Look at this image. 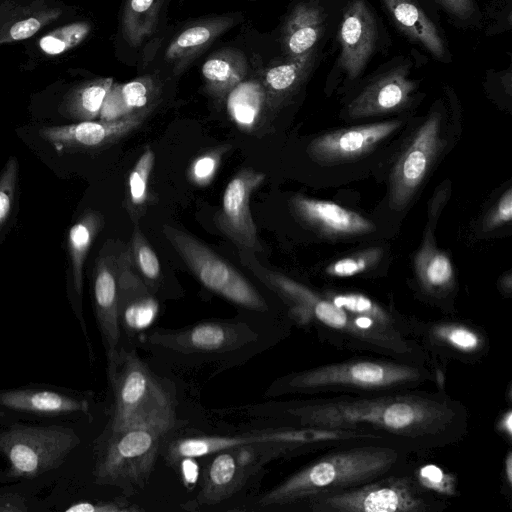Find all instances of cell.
<instances>
[{
	"mask_svg": "<svg viewBox=\"0 0 512 512\" xmlns=\"http://www.w3.org/2000/svg\"><path fill=\"white\" fill-rule=\"evenodd\" d=\"M254 410L279 425L366 431L411 454L455 444L468 431L466 407L443 391L319 395Z\"/></svg>",
	"mask_w": 512,
	"mask_h": 512,
	"instance_id": "6da1fadb",
	"label": "cell"
},
{
	"mask_svg": "<svg viewBox=\"0 0 512 512\" xmlns=\"http://www.w3.org/2000/svg\"><path fill=\"white\" fill-rule=\"evenodd\" d=\"M240 262L286 305L291 320L313 328L318 337L341 350L368 351L432 368V360L414 341L393 338L366 318L341 309L323 294L288 276L265 267L254 253L238 251Z\"/></svg>",
	"mask_w": 512,
	"mask_h": 512,
	"instance_id": "7a4b0ae2",
	"label": "cell"
},
{
	"mask_svg": "<svg viewBox=\"0 0 512 512\" xmlns=\"http://www.w3.org/2000/svg\"><path fill=\"white\" fill-rule=\"evenodd\" d=\"M411 453L383 443L329 449L253 503V510H303L318 498L339 493L407 469Z\"/></svg>",
	"mask_w": 512,
	"mask_h": 512,
	"instance_id": "3957f363",
	"label": "cell"
},
{
	"mask_svg": "<svg viewBox=\"0 0 512 512\" xmlns=\"http://www.w3.org/2000/svg\"><path fill=\"white\" fill-rule=\"evenodd\" d=\"M292 324L273 327L248 320L204 321L178 329L155 328L144 344L157 357L183 366L236 364L286 336Z\"/></svg>",
	"mask_w": 512,
	"mask_h": 512,
	"instance_id": "277c9868",
	"label": "cell"
},
{
	"mask_svg": "<svg viewBox=\"0 0 512 512\" xmlns=\"http://www.w3.org/2000/svg\"><path fill=\"white\" fill-rule=\"evenodd\" d=\"M434 383L430 367L389 357H359L295 371L277 378L266 391L283 395L379 394L416 390Z\"/></svg>",
	"mask_w": 512,
	"mask_h": 512,
	"instance_id": "5b68a950",
	"label": "cell"
},
{
	"mask_svg": "<svg viewBox=\"0 0 512 512\" xmlns=\"http://www.w3.org/2000/svg\"><path fill=\"white\" fill-rule=\"evenodd\" d=\"M358 443L389 444L383 438L362 430L278 425L235 435L179 438L169 446L168 456L177 461L210 456L225 449L257 447L269 450L276 459Z\"/></svg>",
	"mask_w": 512,
	"mask_h": 512,
	"instance_id": "8992f818",
	"label": "cell"
},
{
	"mask_svg": "<svg viewBox=\"0 0 512 512\" xmlns=\"http://www.w3.org/2000/svg\"><path fill=\"white\" fill-rule=\"evenodd\" d=\"M107 358L114 396L110 433L133 427L170 432L176 422L172 393L134 350L119 346Z\"/></svg>",
	"mask_w": 512,
	"mask_h": 512,
	"instance_id": "52a82bcc",
	"label": "cell"
},
{
	"mask_svg": "<svg viewBox=\"0 0 512 512\" xmlns=\"http://www.w3.org/2000/svg\"><path fill=\"white\" fill-rule=\"evenodd\" d=\"M448 501L425 489L410 466L361 486L313 500L311 512H442Z\"/></svg>",
	"mask_w": 512,
	"mask_h": 512,
	"instance_id": "ba28073f",
	"label": "cell"
},
{
	"mask_svg": "<svg viewBox=\"0 0 512 512\" xmlns=\"http://www.w3.org/2000/svg\"><path fill=\"white\" fill-rule=\"evenodd\" d=\"M165 238L199 282L243 309L268 313L270 306L259 291L233 266L185 231L165 224Z\"/></svg>",
	"mask_w": 512,
	"mask_h": 512,
	"instance_id": "9c48e42d",
	"label": "cell"
},
{
	"mask_svg": "<svg viewBox=\"0 0 512 512\" xmlns=\"http://www.w3.org/2000/svg\"><path fill=\"white\" fill-rule=\"evenodd\" d=\"M76 432L64 426H12L0 432V452L9 475L33 478L59 467L79 445Z\"/></svg>",
	"mask_w": 512,
	"mask_h": 512,
	"instance_id": "30bf717a",
	"label": "cell"
},
{
	"mask_svg": "<svg viewBox=\"0 0 512 512\" xmlns=\"http://www.w3.org/2000/svg\"><path fill=\"white\" fill-rule=\"evenodd\" d=\"M166 434L154 427H133L110 433L97 469L99 479L124 488L144 484Z\"/></svg>",
	"mask_w": 512,
	"mask_h": 512,
	"instance_id": "8fae6325",
	"label": "cell"
},
{
	"mask_svg": "<svg viewBox=\"0 0 512 512\" xmlns=\"http://www.w3.org/2000/svg\"><path fill=\"white\" fill-rule=\"evenodd\" d=\"M412 338L430 356L432 363L458 361L473 364L486 357L490 339L480 326L457 319L421 321L410 318Z\"/></svg>",
	"mask_w": 512,
	"mask_h": 512,
	"instance_id": "7c38bea8",
	"label": "cell"
},
{
	"mask_svg": "<svg viewBox=\"0 0 512 512\" xmlns=\"http://www.w3.org/2000/svg\"><path fill=\"white\" fill-rule=\"evenodd\" d=\"M441 115L432 113L397 159L390 180L389 204L404 209L426 176L441 147Z\"/></svg>",
	"mask_w": 512,
	"mask_h": 512,
	"instance_id": "4fadbf2b",
	"label": "cell"
},
{
	"mask_svg": "<svg viewBox=\"0 0 512 512\" xmlns=\"http://www.w3.org/2000/svg\"><path fill=\"white\" fill-rule=\"evenodd\" d=\"M264 180L263 172L245 167L234 175L225 188L215 223L238 251H262L249 203L252 193Z\"/></svg>",
	"mask_w": 512,
	"mask_h": 512,
	"instance_id": "5bb4252c",
	"label": "cell"
},
{
	"mask_svg": "<svg viewBox=\"0 0 512 512\" xmlns=\"http://www.w3.org/2000/svg\"><path fill=\"white\" fill-rule=\"evenodd\" d=\"M211 456L196 498L198 505H214L230 498L272 460L265 449L256 447L225 449Z\"/></svg>",
	"mask_w": 512,
	"mask_h": 512,
	"instance_id": "9a60e30c",
	"label": "cell"
},
{
	"mask_svg": "<svg viewBox=\"0 0 512 512\" xmlns=\"http://www.w3.org/2000/svg\"><path fill=\"white\" fill-rule=\"evenodd\" d=\"M123 246L124 244L118 241H107L96 258L93 272L95 314L107 354L121 346L118 274Z\"/></svg>",
	"mask_w": 512,
	"mask_h": 512,
	"instance_id": "2e32d148",
	"label": "cell"
},
{
	"mask_svg": "<svg viewBox=\"0 0 512 512\" xmlns=\"http://www.w3.org/2000/svg\"><path fill=\"white\" fill-rule=\"evenodd\" d=\"M149 114L150 112L138 113L116 121H82L71 125L43 127L39 135L63 149H101L136 130Z\"/></svg>",
	"mask_w": 512,
	"mask_h": 512,
	"instance_id": "e0dca14e",
	"label": "cell"
},
{
	"mask_svg": "<svg viewBox=\"0 0 512 512\" xmlns=\"http://www.w3.org/2000/svg\"><path fill=\"white\" fill-rule=\"evenodd\" d=\"M400 125L399 121H385L329 132L313 139L307 153L319 163L352 160L371 151Z\"/></svg>",
	"mask_w": 512,
	"mask_h": 512,
	"instance_id": "ac0fdd59",
	"label": "cell"
},
{
	"mask_svg": "<svg viewBox=\"0 0 512 512\" xmlns=\"http://www.w3.org/2000/svg\"><path fill=\"white\" fill-rule=\"evenodd\" d=\"M158 303L136 271L128 245L119 260L118 313L121 329L130 336L146 328L156 317Z\"/></svg>",
	"mask_w": 512,
	"mask_h": 512,
	"instance_id": "d6986e66",
	"label": "cell"
},
{
	"mask_svg": "<svg viewBox=\"0 0 512 512\" xmlns=\"http://www.w3.org/2000/svg\"><path fill=\"white\" fill-rule=\"evenodd\" d=\"M340 64L350 79L361 74L376 44L375 17L365 0H353L347 7L339 32Z\"/></svg>",
	"mask_w": 512,
	"mask_h": 512,
	"instance_id": "ffe728a7",
	"label": "cell"
},
{
	"mask_svg": "<svg viewBox=\"0 0 512 512\" xmlns=\"http://www.w3.org/2000/svg\"><path fill=\"white\" fill-rule=\"evenodd\" d=\"M294 216L322 235L348 237L369 233L374 224L355 211L324 200L295 195L290 199Z\"/></svg>",
	"mask_w": 512,
	"mask_h": 512,
	"instance_id": "44dd1931",
	"label": "cell"
},
{
	"mask_svg": "<svg viewBox=\"0 0 512 512\" xmlns=\"http://www.w3.org/2000/svg\"><path fill=\"white\" fill-rule=\"evenodd\" d=\"M408 66H397L373 79L348 105L351 118L379 115L406 105L415 89Z\"/></svg>",
	"mask_w": 512,
	"mask_h": 512,
	"instance_id": "7402d4cb",
	"label": "cell"
},
{
	"mask_svg": "<svg viewBox=\"0 0 512 512\" xmlns=\"http://www.w3.org/2000/svg\"><path fill=\"white\" fill-rule=\"evenodd\" d=\"M64 10L57 0H1L0 45L30 38L59 20Z\"/></svg>",
	"mask_w": 512,
	"mask_h": 512,
	"instance_id": "603a6c76",
	"label": "cell"
},
{
	"mask_svg": "<svg viewBox=\"0 0 512 512\" xmlns=\"http://www.w3.org/2000/svg\"><path fill=\"white\" fill-rule=\"evenodd\" d=\"M162 92L160 80L151 74L124 84H114L108 91L100 111L101 121H116L125 117L152 112Z\"/></svg>",
	"mask_w": 512,
	"mask_h": 512,
	"instance_id": "cb8c5ba5",
	"label": "cell"
},
{
	"mask_svg": "<svg viewBox=\"0 0 512 512\" xmlns=\"http://www.w3.org/2000/svg\"><path fill=\"white\" fill-rule=\"evenodd\" d=\"M235 22V15H221L190 24L171 40L165 52L166 60L180 73Z\"/></svg>",
	"mask_w": 512,
	"mask_h": 512,
	"instance_id": "d4e9b609",
	"label": "cell"
},
{
	"mask_svg": "<svg viewBox=\"0 0 512 512\" xmlns=\"http://www.w3.org/2000/svg\"><path fill=\"white\" fill-rule=\"evenodd\" d=\"M417 281L422 294L433 302L448 308L449 298L455 289V272L449 257L436 248L428 235L415 260Z\"/></svg>",
	"mask_w": 512,
	"mask_h": 512,
	"instance_id": "484cf974",
	"label": "cell"
},
{
	"mask_svg": "<svg viewBox=\"0 0 512 512\" xmlns=\"http://www.w3.org/2000/svg\"><path fill=\"white\" fill-rule=\"evenodd\" d=\"M322 294L349 314L368 319L381 332L399 340L415 341L412 338L410 318L386 308L372 298L356 292L325 291Z\"/></svg>",
	"mask_w": 512,
	"mask_h": 512,
	"instance_id": "4316f807",
	"label": "cell"
},
{
	"mask_svg": "<svg viewBox=\"0 0 512 512\" xmlns=\"http://www.w3.org/2000/svg\"><path fill=\"white\" fill-rule=\"evenodd\" d=\"M324 25L321 9L313 3H300L290 13L282 32V47L288 59L313 52Z\"/></svg>",
	"mask_w": 512,
	"mask_h": 512,
	"instance_id": "83f0119b",
	"label": "cell"
},
{
	"mask_svg": "<svg viewBox=\"0 0 512 512\" xmlns=\"http://www.w3.org/2000/svg\"><path fill=\"white\" fill-rule=\"evenodd\" d=\"M314 63L311 52L299 58L269 66L263 73L262 87L269 111H276L291 98L306 80Z\"/></svg>",
	"mask_w": 512,
	"mask_h": 512,
	"instance_id": "f1b7e54d",
	"label": "cell"
},
{
	"mask_svg": "<svg viewBox=\"0 0 512 512\" xmlns=\"http://www.w3.org/2000/svg\"><path fill=\"white\" fill-rule=\"evenodd\" d=\"M394 22L413 41L438 59L445 57V45L434 23L414 0H381Z\"/></svg>",
	"mask_w": 512,
	"mask_h": 512,
	"instance_id": "f546056e",
	"label": "cell"
},
{
	"mask_svg": "<svg viewBox=\"0 0 512 512\" xmlns=\"http://www.w3.org/2000/svg\"><path fill=\"white\" fill-rule=\"evenodd\" d=\"M206 92L223 100L246 76L247 61L238 49L224 48L214 52L201 68Z\"/></svg>",
	"mask_w": 512,
	"mask_h": 512,
	"instance_id": "4dcf8cb0",
	"label": "cell"
},
{
	"mask_svg": "<svg viewBox=\"0 0 512 512\" xmlns=\"http://www.w3.org/2000/svg\"><path fill=\"white\" fill-rule=\"evenodd\" d=\"M0 405L42 415L87 412L88 403L51 390L17 389L0 393Z\"/></svg>",
	"mask_w": 512,
	"mask_h": 512,
	"instance_id": "1f68e13d",
	"label": "cell"
},
{
	"mask_svg": "<svg viewBox=\"0 0 512 512\" xmlns=\"http://www.w3.org/2000/svg\"><path fill=\"white\" fill-rule=\"evenodd\" d=\"M104 223L99 211L87 210L72 225L68 233V254L72 286L78 297L82 296L83 267L88 251Z\"/></svg>",
	"mask_w": 512,
	"mask_h": 512,
	"instance_id": "d6a6232c",
	"label": "cell"
},
{
	"mask_svg": "<svg viewBox=\"0 0 512 512\" xmlns=\"http://www.w3.org/2000/svg\"><path fill=\"white\" fill-rule=\"evenodd\" d=\"M112 85V78H98L78 85L64 97L60 105L61 113L80 122L93 121L100 115Z\"/></svg>",
	"mask_w": 512,
	"mask_h": 512,
	"instance_id": "836d02e7",
	"label": "cell"
},
{
	"mask_svg": "<svg viewBox=\"0 0 512 512\" xmlns=\"http://www.w3.org/2000/svg\"><path fill=\"white\" fill-rule=\"evenodd\" d=\"M228 96V112L234 123L244 132H253L263 112L268 111L262 84L242 85L241 82Z\"/></svg>",
	"mask_w": 512,
	"mask_h": 512,
	"instance_id": "e575fe53",
	"label": "cell"
},
{
	"mask_svg": "<svg viewBox=\"0 0 512 512\" xmlns=\"http://www.w3.org/2000/svg\"><path fill=\"white\" fill-rule=\"evenodd\" d=\"M163 0H126L122 33L131 46L140 45L156 28Z\"/></svg>",
	"mask_w": 512,
	"mask_h": 512,
	"instance_id": "d590c367",
	"label": "cell"
},
{
	"mask_svg": "<svg viewBox=\"0 0 512 512\" xmlns=\"http://www.w3.org/2000/svg\"><path fill=\"white\" fill-rule=\"evenodd\" d=\"M154 163L155 154L151 147L147 146L129 175L128 192L124 206L134 224L138 223L148 205L149 178Z\"/></svg>",
	"mask_w": 512,
	"mask_h": 512,
	"instance_id": "8d00e7d4",
	"label": "cell"
},
{
	"mask_svg": "<svg viewBox=\"0 0 512 512\" xmlns=\"http://www.w3.org/2000/svg\"><path fill=\"white\" fill-rule=\"evenodd\" d=\"M128 246L136 271L155 295L161 286V267L155 251L145 238L138 223L134 225Z\"/></svg>",
	"mask_w": 512,
	"mask_h": 512,
	"instance_id": "74e56055",
	"label": "cell"
},
{
	"mask_svg": "<svg viewBox=\"0 0 512 512\" xmlns=\"http://www.w3.org/2000/svg\"><path fill=\"white\" fill-rule=\"evenodd\" d=\"M90 31L91 24L85 21L63 25L41 37L39 47L48 55H59L83 42Z\"/></svg>",
	"mask_w": 512,
	"mask_h": 512,
	"instance_id": "f35d334b",
	"label": "cell"
},
{
	"mask_svg": "<svg viewBox=\"0 0 512 512\" xmlns=\"http://www.w3.org/2000/svg\"><path fill=\"white\" fill-rule=\"evenodd\" d=\"M383 255L378 247L369 248L329 264L325 271L331 277H352L377 265Z\"/></svg>",
	"mask_w": 512,
	"mask_h": 512,
	"instance_id": "ab89813d",
	"label": "cell"
},
{
	"mask_svg": "<svg viewBox=\"0 0 512 512\" xmlns=\"http://www.w3.org/2000/svg\"><path fill=\"white\" fill-rule=\"evenodd\" d=\"M18 161L10 157L0 174V232L7 223L14 204L18 183Z\"/></svg>",
	"mask_w": 512,
	"mask_h": 512,
	"instance_id": "60d3db41",
	"label": "cell"
},
{
	"mask_svg": "<svg viewBox=\"0 0 512 512\" xmlns=\"http://www.w3.org/2000/svg\"><path fill=\"white\" fill-rule=\"evenodd\" d=\"M412 470L420 484L436 496L447 500L445 496L455 495V481L439 468L433 465L417 468L412 463Z\"/></svg>",
	"mask_w": 512,
	"mask_h": 512,
	"instance_id": "b9f144b4",
	"label": "cell"
},
{
	"mask_svg": "<svg viewBox=\"0 0 512 512\" xmlns=\"http://www.w3.org/2000/svg\"><path fill=\"white\" fill-rule=\"evenodd\" d=\"M227 146L218 147L197 157L189 169L190 179L197 185L205 186L213 179Z\"/></svg>",
	"mask_w": 512,
	"mask_h": 512,
	"instance_id": "7bdbcfd3",
	"label": "cell"
},
{
	"mask_svg": "<svg viewBox=\"0 0 512 512\" xmlns=\"http://www.w3.org/2000/svg\"><path fill=\"white\" fill-rule=\"evenodd\" d=\"M512 218V189L508 188L484 219V229L492 230Z\"/></svg>",
	"mask_w": 512,
	"mask_h": 512,
	"instance_id": "ee69618b",
	"label": "cell"
},
{
	"mask_svg": "<svg viewBox=\"0 0 512 512\" xmlns=\"http://www.w3.org/2000/svg\"><path fill=\"white\" fill-rule=\"evenodd\" d=\"M138 507L115 501H80L70 505L66 512H135Z\"/></svg>",
	"mask_w": 512,
	"mask_h": 512,
	"instance_id": "f6af8a7d",
	"label": "cell"
},
{
	"mask_svg": "<svg viewBox=\"0 0 512 512\" xmlns=\"http://www.w3.org/2000/svg\"><path fill=\"white\" fill-rule=\"evenodd\" d=\"M451 15L459 19L470 18L475 11L474 0H436Z\"/></svg>",
	"mask_w": 512,
	"mask_h": 512,
	"instance_id": "bcb514c9",
	"label": "cell"
},
{
	"mask_svg": "<svg viewBox=\"0 0 512 512\" xmlns=\"http://www.w3.org/2000/svg\"><path fill=\"white\" fill-rule=\"evenodd\" d=\"M27 510L25 500L19 495L6 494L0 496V512H23Z\"/></svg>",
	"mask_w": 512,
	"mask_h": 512,
	"instance_id": "7dc6e473",
	"label": "cell"
},
{
	"mask_svg": "<svg viewBox=\"0 0 512 512\" xmlns=\"http://www.w3.org/2000/svg\"><path fill=\"white\" fill-rule=\"evenodd\" d=\"M496 431L503 435V437L510 441L512 437V412L507 409L496 422Z\"/></svg>",
	"mask_w": 512,
	"mask_h": 512,
	"instance_id": "c3c4849f",
	"label": "cell"
},
{
	"mask_svg": "<svg viewBox=\"0 0 512 512\" xmlns=\"http://www.w3.org/2000/svg\"><path fill=\"white\" fill-rule=\"evenodd\" d=\"M503 482L504 487L508 490V493L511 494L512 487V452L511 450L507 451V454L504 458L503 463Z\"/></svg>",
	"mask_w": 512,
	"mask_h": 512,
	"instance_id": "681fc988",
	"label": "cell"
}]
</instances>
